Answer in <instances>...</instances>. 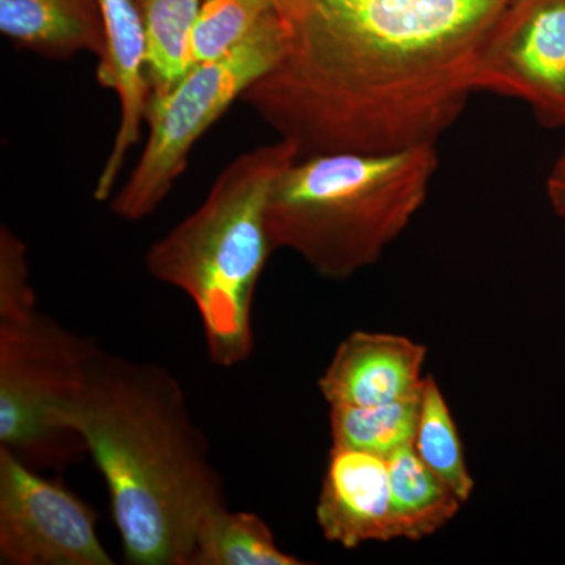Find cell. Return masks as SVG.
<instances>
[{"mask_svg":"<svg viewBox=\"0 0 565 565\" xmlns=\"http://www.w3.org/2000/svg\"><path fill=\"white\" fill-rule=\"evenodd\" d=\"M509 0H273L285 43L241 102L300 158L437 145Z\"/></svg>","mask_w":565,"mask_h":565,"instance_id":"6da1fadb","label":"cell"},{"mask_svg":"<svg viewBox=\"0 0 565 565\" xmlns=\"http://www.w3.org/2000/svg\"><path fill=\"white\" fill-rule=\"evenodd\" d=\"M58 419L106 481L126 563L192 565L200 525L228 503L178 379L96 345Z\"/></svg>","mask_w":565,"mask_h":565,"instance_id":"7a4b0ae2","label":"cell"},{"mask_svg":"<svg viewBox=\"0 0 565 565\" xmlns=\"http://www.w3.org/2000/svg\"><path fill=\"white\" fill-rule=\"evenodd\" d=\"M296 148L278 139L233 159L202 204L145 255L152 278L180 289L202 322L207 359L233 367L250 359L253 300L267 259V200L294 161Z\"/></svg>","mask_w":565,"mask_h":565,"instance_id":"3957f363","label":"cell"},{"mask_svg":"<svg viewBox=\"0 0 565 565\" xmlns=\"http://www.w3.org/2000/svg\"><path fill=\"white\" fill-rule=\"evenodd\" d=\"M438 162L437 145L297 159L267 200L273 250L294 252L332 280L359 274L414 221Z\"/></svg>","mask_w":565,"mask_h":565,"instance_id":"277c9868","label":"cell"},{"mask_svg":"<svg viewBox=\"0 0 565 565\" xmlns=\"http://www.w3.org/2000/svg\"><path fill=\"white\" fill-rule=\"evenodd\" d=\"M285 29L273 10L232 51L195 63L169 92L152 95L147 143L132 173L111 199L117 217H150L184 173L189 156L234 102L280 57Z\"/></svg>","mask_w":565,"mask_h":565,"instance_id":"5b68a950","label":"cell"},{"mask_svg":"<svg viewBox=\"0 0 565 565\" xmlns=\"http://www.w3.org/2000/svg\"><path fill=\"white\" fill-rule=\"evenodd\" d=\"M96 344L33 302L0 307V445L31 467H58L87 452L58 414Z\"/></svg>","mask_w":565,"mask_h":565,"instance_id":"8992f818","label":"cell"},{"mask_svg":"<svg viewBox=\"0 0 565 565\" xmlns=\"http://www.w3.org/2000/svg\"><path fill=\"white\" fill-rule=\"evenodd\" d=\"M98 515L0 445V564L114 565Z\"/></svg>","mask_w":565,"mask_h":565,"instance_id":"52a82bcc","label":"cell"},{"mask_svg":"<svg viewBox=\"0 0 565 565\" xmlns=\"http://www.w3.org/2000/svg\"><path fill=\"white\" fill-rule=\"evenodd\" d=\"M475 92L525 102L565 128V0H509L479 47Z\"/></svg>","mask_w":565,"mask_h":565,"instance_id":"ba28073f","label":"cell"},{"mask_svg":"<svg viewBox=\"0 0 565 565\" xmlns=\"http://www.w3.org/2000/svg\"><path fill=\"white\" fill-rule=\"evenodd\" d=\"M106 47L99 57L96 79L117 95L120 122L111 150L96 181L95 196L106 202L114 193L129 151L140 141L152 98L147 36L137 0H98Z\"/></svg>","mask_w":565,"mask_h":565,"instance_id":"9c48e42d","label":"cell"},{"mask_svg":"<svg viewBox=\"0 0 565 565\" xmlns=\"http://www.w3.org/2000/svg\"><path fill=\"white\" fill-rule=\"evenodd\" d=\"M426 345L403 334L353 332L334 351L318 386L330 407H374L418 396Z\"/></svg>","mask_w":565,"mask_h":565,"instance_id":"30bf717a","label":"cell"},{"mask_svg":"<svg viewBox=\"0 0 565 565\" xmlns=\"http://www.w3.org/2000/svg\"><path fill=\"white\" fill-rule=\"evenodd\" d=\"M316 522L326 541L345 550L393 541L386 459L332 446L316 504Z\"/></svg>","mask_w":565,"mask_h":565,"instance_id":"8fae6325","label":"cell"},{"mask_svg":"<svg viewBox=\"0 0 565 565\" xmlns=\"http://www.w3.org/2000/svg\"><path fill=\"white\" fill-rule=\"evenodd\" d=\"M0 32L51 61L79 52L102 57L106 47L98 0H0Z\"/></svg>","mask_w":565,"mask_h":565,"instance_id":"7c38bea8","label":"cell"},{"mask_svg":"<svg viewBox=\"0 0 565 565\" xmlns=\"http://www.w3.org/2000/svg\"><path fill=\"white\" fill-rule=\"evenodd\" d=\"M393 541L418 542L456 519L462 501L416 455L414 445L386 459Z\"/></svg>","mask_w":565,"mask_h":565,"instance_id":"4fadbf2b","label":"cell"},{"mask_svg":"<svg viewBox=\"0 0 565 565\" xmlns=\"http://www.w3.org/2000/svg\"><path fill=\"white\" fill-rule=\"evenodd\" d=\"M305 561L282 552L270 526L252 512L218 509L196 533L192 565H300Z\"/></svg>","mask_w":565,"mask_h":565,"instance_id":"5bb4252c","label":"cell"},{"mask_svg":"<svg viewBox=\"0 0 565 565\" xmlns=\"http://www.w3.org/2000/svg\"><path fill=\"white\" fill-rule=\"evenodd\" d=\"M203 0H137L145 36L152 95L169 92L193 66V29Z\"/></svg>","mask_w":565,"mask_h":565,"instance_id":"9a60e30c","label":"cell"},{"mask_svg":"<svg viewBox=\"0 0 565 565\" xmlns=\"http://www.w3.org/2000/svg\"><path fill=\"white\" fill-rule=\"evenodd\" d=\"M422 393L374 407H330L332 446L388 459L414 445Z\"/></svg>","mask_w":565,"mask_h":565,"instance_id":"2e32d148","label":"cell"},{"mask_svg":"<svg viewBox=\"0 0 565 565\" xmlns=\"http://www.w3.org/2000/svg\"><path fill=\"white\" fill-rule=\"evenodd\" d=\"M414 449L423 463L438 476L462 503L470 500L475 492V479L465 460L463 445L455 416L433 375H426L424 379Z\"/></svg>","mask_w":565,"mask_h":565,"instance_id":"e0dca14e","label":"cell"},{"mask_svg":"<svg viewBox=\"0 0 565 565\" xmlns=\"http://www.w3.org/2000/svg\"><path fill=\"white\" fill-rule=\"evenodd\" d=\"M273 10V0H203L193 29V65L232 51Z\"/></svg>","mask_w":565,"mask_h":565,"instance_id":"ac0fdd59","label":"cell"},{"mask_svg":"<svg viewBox=\"0 0 565 565\" xmlns=\"http://www.w3.org/2000/svg\"><path fill=\"white\" fill-rule=\"evenodd\" d=\"M546 196H548L553 211L565 221V151L548 174Z\"/></svg>","mask_w":565,"mask_h":565,"instance_id":"d6986e66","label":"cell"}]
</instances>
